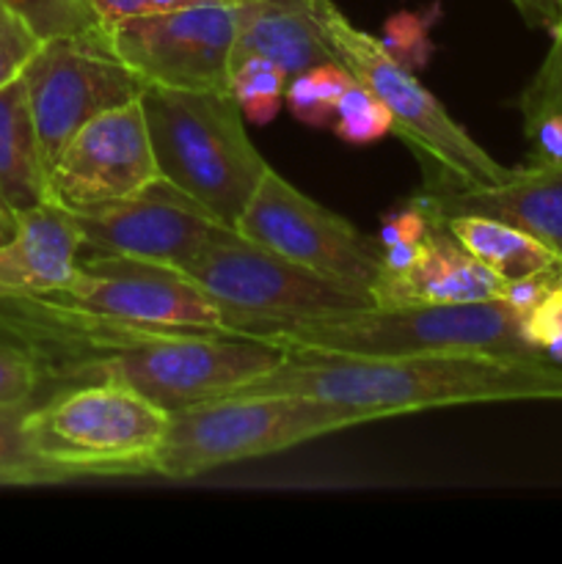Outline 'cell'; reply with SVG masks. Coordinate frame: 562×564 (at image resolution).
Here are the masks:
<instances>
[{
    "instance_id": "cell-1",
    "label": "cell",
    "mask_w": 562,
    "mask_h": 564,
    "mask_svg": "<svg viewBox=\"0 0 562 564\" xmlns=\"http://www.w3.org/2000/svg\"><path fill=\"white\" fill-rule=\"evenodd\" d=\"M237 391L314 397L375 422L474 402H562V364L490 352L395 358L287 352L279 367Z\"/></svg>"
},
{
    "instance_id": "cell-2",
    "label": "cell",
    "mask_w": 562,
    "mask_h": 564,
    "mask_svg": "<svg viewBox=\"0 0 562 564\" xmlns=\"http://www.w3.org/2000/svg\"><path fill=\"white\" fill-rule=\"evenodd\" d=\"M138 99L158 174L235 229L270 165L229 88L143 86Z\"/></svg>"
},
{
    "instance_id": "cell-3",
    "label": "cell",
    "mask_w": 562,
    "mask_h": 564,
    "mask_svg": "<svg viewBox=\"0 0 562 564\" xmlns=\"http://www.w3.org/2000/svg\"><path fill=\"white\" fill-rule=\"evenodd\" d=\"M287 352L331 356H433V352H490V356L545 358L523 336L521 314L505 301L408 303L364 306L331 317L303 319L253 336Z\"/></svg>"
},
{
    "instance_id": "cell-4",
    "label": "cell",
    "mask_w": 562,
    "mask_h": 564,
    "mask_svg": "<svg viewBox=\"0 0 562 564\" xmlns=\"http://www.w3.org/2000/svg\"><path fill=\"white\" fill-rule=\"evenodd\" d=\"M364 424L358 413L303 394L229 391L171 411L149 474L191 479L229 463L287 452L320 435Z\"/></svg>"
},
{
    "instance_id": "cell-5",
    "label": "cell",
    "mask_w": 562,
    "mask_h": 564,
    "mask_svg": "<svg viewBox=\"0 0 562 564\" xmlns=\"http://www.w3.org/2000/svg\"><path fill=\"white\" fill-rule=\"evenodd\" d=\"M171 411L121 383H80L36 400L25 413L33 452L77 477H149Z\"/></svg>"
},
{
    "instance_id": "cell-6",
    "label": "cell",
    "mask_w": 562,
    "mask_h": 564,
    "mask_svg": "<svg viewBox=\"0 0 562 564\" xmlns=\"http://www.w3.org/2000/svg\"><path fill=\"white\" fill-rule=\"evenodd\" d=\"M314 14L336 61L389 108L391 132L439 171L433 191L488 187L507 180L510 169L490 158L383 42L353 25L331 0H314Z\"/></svg>"
},
{
    "instance_id": "cell-7",
    "label": "cell",
    "mask_w": 562,
    "mask_h": 564,
    "mask_svg": "<svg viewBox=\"0 0 562 564\" xmlns=\"http://www.w3.org/2000/svg\"><path fill=\"white\" fill-rule=\"evenodd\" d=\"M182 273L218 303L226 325L246 339L303 319L372 306L367 292L298 268L229 226L218 229Z\"/></svg>"
},
{
    "instance_id": "cell-8",
    "label": "cell",
    "mask_w": 562,
    "mask_h": 564,
    "mask_svg": "<svg viewBox=\"0 0 562 564\" xmlns=\"http://www.w3.org/2000/svg\"><path fill=\"white\" fill-rule=\"evenodd\" d=\"M284 356L281 347L246 336L165 330L94 361L75 386L121 383L165 411H180L242 389L279 367Z\"/></svg>"
},
{
    "instance_id": "cell-9",
    "label": "cell",
    "mask_w": 562,
    "mask_h": 564,
    "mask_svg": "<svg viewBox=\"0 0 562 564\" xmlns=\"http://www.w3.org/2000/svg\"><path fill=\"white\" fill-rule=\"evenodd\" d=\"M44 169L86 121L141 97L147 83L116 55L108 28L44 39L22 72Z\"/></svg>"
},
{
    "instance_id": "cell-10",
    "label": "cell",
    "mask_w": 562,
    "mask_h": 564,
    "mask_svg": "<svg viewBox=\"0 0 562 564\" xmlns=\"http://www.w3.org/2000/svg\"><path fill=\"white\" fill-rule=\"evenodd\" d=\"M235 229L287 262L342 286L367 292L369 297L383 273L378 240L314 198L303 196L273 169L264 171Z\"/></svg>"
},
{
    "instance_id": "cell-11",
    "label": "cell",
    "mask_w": 562,
    "mask_h": 564,
    "mask_svg": "<svg viewBox=\"0 0 562 564\" xmlns=\"http://www.w3.org/2000/svg\"><path fill=\"white\" fill-rule=\"evenodd\" d=\"M105 28L116 55L147 86L229 88L235 6H182Z\"/></svg>"
},
{
    "instance_id": "cell-12",
    "label": "cell",
    "mask_w": 562,
    "mask_h": 564,
    "mask_svg": "<svg viewBox=\"0 0 562 564\" xmlns=\"http://www.w3.org/2000/svg\"><path fill=\"white\" fill-rule=\"evenodd\" d=\"M83 308L158 330L237 336L218 303L182 270L130 257H80L64 290Z\"/></svg>"
},
{
    "instance_id": "cell-13",
    "label": "cell",
    "mask_w": 562,
    "mask_h": 564,
    "mask_svg": "<svg viewBox=\"0 0 562 564\" xmlns=\"http://www.w3.org/2000/svg\"><path fill=\"white\" fill-rule=\"evenodd\" d=\"M141 99L94 116L66 141L47 171L50 202L88 213L136 196L158 180Z\"/></svg>"
},
{
    "instance_id": "cell-14",
    "label": "cell",
    "mask_w": 562,
    "mask_h": 564,
    "mask_svg": "<svg viewBox=\"0 0 562 564\" xmlns=\"http://www.w3.org/2000/svg\"><path fill=\"white\" fill-rule=\"evenodd\" d=\"M83 237L80 257H130L185 270L224 229L187 193L158 176L136 196L88 213H72Z\"/></svg>"
},
{
    "instance_id": "cell-15",
    "label": "cell",
    "mask_w": 562,
    "mask_h": 564,
    "mask_svg": "<svg viewBox=\"0 0 562 564\" xmlns=\"http://www.w3.org/2000/svg\"><path fill=\"white\" fill-rule=\"evenodd\" d=\"M422 198L433 215L479 213L529 231L562 259V163H529L510 169L507 180L488 187L428 191Z\"/></svg>"
},
{
    "instance_id": "cell-16",
    "label": "cell",
    "mask_w": 562,
    "mask_h": 564,
    "mask_svg": "<svg viewBox=\"0 0 562 564\" xmlns=\"http://www.w3.org/2000/svg\"><path fill=\"white\" fill-rule=\"evenodd\" d=\"M501 284L505 281L477 262L435 218L413 262L395 273H380L378 284L372 286V303L408 306V303L499 301Z\"/></svg>"
},
{
    "instance_id": "cell-17",
    "label": "cell",
    "mask_w": 562,
    "mask_h": 564,
    "mask_svg": "<svg viewBox=\"0 0 562 564\" xmlns=\"http://www.w3.org/2000/svg\"><path fill=\"white\" fill-rule=\"evenodd\" d=\"M80 251L83 237L69 209L47 202L22 213L17 235L0 242V301L64 290Z\"/></svg>"
},
{
    "instance_id": "cell-18",
    "label": "cell",
    "mask_w": 562,
    "mask_h": 564,
    "mask_svg": "<svg viewBox=\"0 0 562 564\" xmlns=\"http://www.w3.org/2000/svg\"><path fill=\"white\" fill-rule=\"evenodd\" d=\"M235 9L231 66L246 58H268L295 77L309 66L336 61L320 31L314 0H240Z\"/></svg>"
},
{
    "instance_id": "cell-19",
    "label": "cell",
    "mask_w": 562,
    "mask_h": 564,
    "mask_svg": "<svg viewBox=\"0 0 562 564\" xmlns=\"http://www.w3.org/2000/svg\"><path fill=\"white\" fill-rule=\"evenodd\" d=\"M0 196L20 215L50 202L47 169L22 77L0 88Z\"/></svg>"
},
{
    "instance_id": "cell-20",
    "label": "cell",
    "mask_w": 562,
    "mask_h": 564,
    "mask_svg": "<svg viewBox=\"0 0 562 564\" xmlns=\"http://www.w3.org/2000/svg\"><path fill=\"white\" fill-rule=\"evenodd\" d=\"M452 237L501 281L529 279L560 268L562 259L529 231L479 213L435 215Z\"/></svg>"
},
{
    "instance_id": "cell-21",
    "label": "cell",
    "mask_w": 562,
    "mask_h": 564,
    "mask_svg": "<svg viewBox=\"0 0 562 564\" xmlns=\"http://www.w3.org/2000/svg\"><path fill=\"white\" fill-rule=\"evenodd\" d=\"M28 405H0V485L25 488V485L66 482L64 474L42 460L33 452L25 433Z\"/></svg>"
},
{
    "instance_id": "cell-22",
    "label": "cell",
    "mask_w": 562,
    "mask_h": 564,
    "mask_svg": "<svg viewBox=\"0 0 562 564\" xmlns=\"http://www.w3.org/2000/svg\"><path fill=\"white\" fill-rule=\"evenodd\" d=\"M353 80L356 77L339 61L309 66L301 75L290 77L284 102L290 105V110L303 124L323 127L328 121H334L336 105H339L342 94L350 88Z\"/></svg>"
},
{
    "instance_id": "cell-23",
    "label": "cell",
    "mask_w": 562,
    "mask_h": 564,
    "mask_svg": "<svg viewBox=\"0 0 562 564\" xmlns=\"http://www.w3.org/2000/svg\"><path fill=\"white\" fill-rule=\"evenodd\" d=\"M290 75L268 58H246L231 66L229 91L240 105L242 116L257 124H268L281 110Z\"/></svg>"
},
{
    "instance_id": "cell-24",
    "label": "cell",
    "mask_w": 562,
    "mask_h": 564,
    "mask_svg": "<svg viewBox=\"0 0 562 564\" xmlns=\"http://www.w3.org/2000/svg\"><path fill=\"white\" fill-rule=\"evenodd\" d=\"M435 218L428 207L422 204V198H411L406 209H397L389 218L383 220V229H380V257H383V273H395V270L408 268L413 262V257L419 253V248L428 240L430 229H433Z\"/></svg>"
},
{
    "instance_id": "cell-25",
    "label": "cell",
    "mask_w": 562,
    "mask_h": 564,
    "mask_svg": "<svg viewBox=\"0 0 562 564\" xmlns=\"http://www.w3.org/2000/svg\"><path fill=\"white\" fill-rule=\"evenodd\" d=\"M334 130L342 141L364 147V143L378 141L391 130V113L367 86L353 80L336 105Z\"/></svg>"
},
{
    "instance_id": "cell-26",
    "label": "cell",
    "mask_w": 562,
    "mask_h": 564,
    "mask_svg": "<svg viewBox=\"0 0 562 564\" xmlns=\"http://www.w3.org/2000/svg\"><path fill=\"white\" fill-rule=\"evenodd\" d=\"M42 39L83 33L102 25L94 0H6Z\"/></svg>"
},
{
    "instance_id": "cell-27",
    "label": "cell",
    "mask_w": 562,
    "mask_h": 564,
    "mask_svg": "<svg viewBox=\"0 0 562 564\" xmlns=\"http://www.w3.org/2000/svg\"><path fill=\"white\" fill-rule=\"evenodd\" d=\"M42 42L44 39L6 0H0V88L22 77Z\"/></svg>"
},
{
    "instance_id": "cell-28",
    "label": "cell",
    "mask_w": 562,
    "mask_h": 564,
    "mask_svg": "<svg viewBox=\"0 0 562 564\" xmlns=\"http://www.w3.org/2000/svg\"><path fill=\"white\" fill-rule=\"evenodd\" d=\"M44 378L39 364L14 341L0 339V405H28L42 400Z\"/></svg>"
},
{
    "instance_id": "cell-29",
    "label": "cell",
    "mask_w": 562,
    "mask_h": 564,
    "mask_svg": "<svg viewBox=\"0 0 562 564\" xmlns=\"http://www.w3.org/2000/svg\"><path fill=\"white\" fill-rule=\"evenodd\" d=\"M518 108H521L523 121L549 113V110H562V28L556 36H551V50L518 97Z\"/></svg>"
},
{
    "instance_id": "cell-30",
    "label": "cell",
    "mask_w": 562,
    "mask_h": 564,
    "mask_svg": "<svg viewBox=\"0 0 562 564\" xmlns=\"http://www.w3.org/2000/svg\"><path fill=\"white\" fill-rule=\"evenodd\" d=\"M523 336L538 356L562 364V286L521 314Z\"/></svg>"
},
{
    "instance_id": "cell-31",
    "label": "cell",
    "mask_w": 562,
    "mask_h": 564,
    "mask_svg": "<svg viewBox=\"0 0 562 564\" xmlns=\"http://www.w3.org/2000/svg\"><path fill=\"white\" fill-rule=\"evenodd\" d=\"M529 141V163H562V110L523 121Z\"/></svg>"
},
{
    "instance_id": "cell-32",
    "label": "cell",
    "mask_w": 562,
    "mask_h": 564,
    "mask_svg": "<svg viewBox=\"0 0 562 564\" xmlns=\"http://www.w3.org/2000/svg\"><path fill=\"white\" fill-rule=\"evenodd\" d=\"M518 14L532 28H543L556 36L562 28V0H512Z\"/></svg>"
},
{
    "instance_id": "cell-33",
    "label": "cell",
    "mask_w": 562,
    "mask_h": 564,
    "mask_svg": "<svg viewBox=\"0 0 562 564\" xmlns=\"http://www.w3.org/2000/svg\"><path fill=\"white\" fill-rule=\"evenodd\" d=\"M204 3L237 6V3H240V0H143V14H154V11L182 9V6H204ZM143 14H141V17H143Z\"/></svg>"
},
{
    "instance_id": "cell-34",
    "label": "cell",
    "mask_w": 562,
    "mask_h": 564,
    "mask_svg": "<svg viewBox=\"0 0 562 564\" xmlns=\"http://www.w3.org/2000/svg\"><path fill=\"white\" fill-rule=\"evenodd\" d=\"M17 229H20V213H14V209L3 202V196H0V242L14 237Z\"/></svg>"
}]
</instances>
